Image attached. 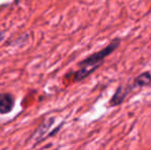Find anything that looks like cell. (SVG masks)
Segmentation results:
<instances>
[{"instance_id":"4","label":"cell","mask_w":151,"mask_h":150,"mask_svg":"<svg viewBox=\"0 0 151 150\" xmlns=\"http://www.w3.org/2000/svg\"><path fill=\"white\" fill-rule=\"evenodd\" d=\"M127 95V90H123V88L119 85L116 90L115 94L113 95L111 99H110V105L111 106H118L123 102L125 96Z\"/></svg>"},{"instance_id":"3","label":"cell","mask_w":151,"mask_h":150,"mask_svg":"<svg viewBox=\"0 0 151 150\" xmlns=\"http://www.w3.org/2000/svg\"><path fill=\"white\" fill-rule=\"evenodd\" d=\"M149 84H151V74L149 72H143L135 78L134 82L132 83V88H143Z\"/></svg>"},{"instance_id":"1","label":"cell","mask_w":151,"mask_h":150,"mask_svg":"<svg viewBox=\"0 0 151 150\" xmlns=\"http://www.w3.org/2000/svg\"><path fill=\"white\" fill-rule=\"evenodd\" d=\"M120 38H115L103 50H99V52H95L86 59H84L79 64V69L74 73V80L75 81L82 80L86 76L90 75L91 72H93L103 63V61L120 45Z\"/></svg>"},{"instance_id":"2","label":"cell","mask_w":151,"mask_h":150,"mask_svg":"<svg viewBox=\"0 0 151 150\" xmlns=\"http://www.w3.org/2000/svg\"><path fill=\"white\" fill-rule=\"evenodd\" d=\"M14 106V99L9 93L0 94V113L6 114L12 110Z\"/></svg>"}]
</instances>
